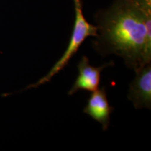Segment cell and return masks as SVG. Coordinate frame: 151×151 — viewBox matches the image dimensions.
I'll return each instance as SVG.
<instances>
[{
	"label": "cell",
	"instance_id": "cell-1",
	"mask_svg": "<svg viewBox=\"0 0 151 151\" xmlns=\"http://www.w3.org/2000/svg\"><path fill=\"white\" fill-rule=\"evenodd\" d=\"M97 35L92 45L101 56L121 57L137 71L151 63V16L130 0H115L94 16Z\"/></svg>",
	"mask_w": 151,
	"mask_h": 151
},
{
	"label": "cell",
	"instance_id": "cell-2",
	"mask_svg": "<svg viewBox=\"0 0 151 151\" xmlns=\"http://www.w3.org/2000/svg\"><path fill=\"white\" fill-rule=\"evenodd\" d=\"M73 1L75 10L74 23H73L70 40L69 41L66 50L61 58L55 63L47 74L35 83L28 86L23 90L31 89V88H37L41 85L50 82L57 73L62 71L69 64V62L73 58V56L76 54L80 46L87 38L89 37H95L97 36V28L96 25L90 24L85 18L83 11L82 0H73Z\"/></svg>",
	"mask_w": 151,
	"mask_h": 151
},
{
	"label": "cell",
	"instance_id": "cell-3",
	"mask_svg": "<svg viewBox=\"0 0 151 151\" xmlns=\"http://www.w3.org/2000/svg\"><path fill=\"white\" fill-rule=\"evenodd\" d=\"M135 78L130 83L127 99L136 109H151V63L136 71Z\"/></svg>",
	"mask_w": 151,
	"mask_h": 151
},
{
	"label": "cell",
	"instance_id": "cell-4",
	"mask_svg": "<svg viewBox=\"0 0 151 151\" xmlns=\"http://www.w3.org/2000/svg\"><path fill=\"white\" fill-rule=\"evenodd\" d=\"M114 62L104 64L100 67H93L90 65L89 58L83 55L77 65L78 70V76L71 88L68 92L69 95H72L78 90H87L94 92L99 88L101 73L105 68L114 66Z\"/></svg>",
	"mask_w": 151,
	"mask_h": 151
},
{
	"label": "cell",
	"instance_id": "cell-5",
	"mask_svg": "<svg viewBox=\"0 0 151 151\" xmlns=\"http://www.w3.org/2000/svg\"><path fill=\"white\" fill-rule=\"evenodd\" d=\"M83 111L95 121L99 122L104 131L109 129L111 114L114 111V108L109 105L105 87L92 92Z\"/></svg>",
	"mask_w": 151,
	"mask_h": 151
},
{
	"label": "cell",
	"instance_id": "cell-6",
	"mask_svg": "<svg viewBox=\"0 0 151 151\" xmlns=\"http://www.w3.org/2000/svg\"><path fill=\"white\" fill-rule=\"evenodd\" d=\"M148 15H151V0H130Z\"/></svg>",
	"mask_w": 151,
	"mask_h": 151
}]
</instances>
